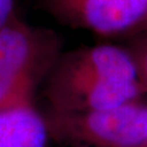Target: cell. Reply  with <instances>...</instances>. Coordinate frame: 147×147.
<instances>
[{
    "label": "cell",
    "instance_id": "6da1fadb",
    "mask_svg": "<svg viewBox=\"0 0 147 147\" xmlns=\"http://www.w3.org/2000/svg\"><path fill=\"white\" fill-rule=\"evenodd\" d=\"M44 82L49 111L56 112L116 107L143 92L130 51L115 45L60 53Z\"/></svg>",
    "mask_w": 147,
    "mask_h": 147
},
{
    "label": "cell",
    "instance_id": "7a4b0ae2",
    "mask_svg": "<svg viewBox=\"0 0 147 147\" xmlns=\"http://www.w3.org/2000/svg\"><path fill=\"white\" fill-rule=\"evenodd\" d=\"M59 56L56 33L33 26L14 13L0 28V110L34 105L37 86Z\"/></svg>",
    "mask_w": 147,
    "mask_h": 147
},
{
    "label": "cell",
    "instance_id": "3957f363",
    "mask_svg": "<svg viewBox=\"0 0 147 147\" xmlns=\"http://www.w3.org/2000/svg\"><path fill=\"white\" fill-rule=\"evenodd\" d=\"M49 136L73 147H145L147 106L136 100L87 111L45 116Z\"/></svg>",
    "mask_w": 147,
    "mask_h": 147
},
{
    "label": "cell",
    "instance_id": "277c9868",
    "mask_svg": "<svg viewBox=\"0 0 147 147\" xmlns=\"http://www.w3.org/2000/svg\"><path fill=\"white\" fill-rule=\"evenodd\" d=\"M39 7L64 25L99 36L147 31V0H39Z\"/></svg>",
    "mask_w": 147,
    "mask_h": 147
},
{
    "label": "cell",
    "instance_id": "5b68a950",
    "mask_svg": "<svg viewBox=\"0 0 147 147\" xmlns=\"http://www.w3.org/2000/svg\"><path fill=\"white\" fill-rule=\"evenodd\" d=\"M48 137L45 117L34 105L0 110V147H46Z\"/></svg>",
    "mask_w": 147,
    "mask_h": 147
},
{
    "label": "cell",
    "instance_id": "8992f818",
    "mask_svg": "<svg viewBox=\"0 0 147 147\" xmlns=\"http://www.w3.org/2000/svg\"><path fill=\"white\" fill-rule=\"evenodd\" d=\"M130 53L136 68L140 84L143 92H145L147 90V37L137 42Z\"/></svg>",
    "mask_w": 147,
    "mask_h": 147
},
{
    "label": "cell",
    "instance_id": "52a82bcc",
    "mask_svg": "<svg viewBox=\"0 0 147 147\" xmlns=\"http://www.w3.org/2000/svg\"><path fill=\"white\" fill-rule=\"evenodd\" d=\"M13 0H0V28L14 14Z\"/></svg>",
    "mask_w": 147,
    "mask_h": 147
},
{
    "label": "cell",
    "instance_id": "ba28073f",
    "mask_svg": "<svg viewBox=\"0 0 147 147\" xmlns=\"http://www.w3.org/2000/svg\"><path fill=\"white\" fill-rule=\"evenodd\" d=\"M145 147H147V145H146V146H145Z\"/></svg>",
    "mask_w": 147,
    "mask_h": 147
}]
</instances>
